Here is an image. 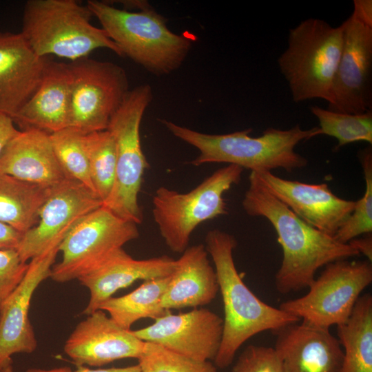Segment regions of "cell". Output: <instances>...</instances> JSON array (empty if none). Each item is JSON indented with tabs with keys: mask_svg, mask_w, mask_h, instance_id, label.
<instances>
[{
	"mask_svg": "<svg viewBox=\"0 0 372 372\" xmlns=\"http://www.w3.org/2000/svg\"><path fill=\"white\" fill-rule=\"evenodd\" d=\"M242 199L245 211L262 216L273 227L283 257L275 276L277 291L282 294L309 287L318 269L360 254L348 243L338 242L296 215L266 187L254 172Z\"/></svg>",
	"mask_w": 372,
	"mask_h": 372,
	"instance_id": "1",
	"label": "cell"
},
{
	"mask_svg": "<svg viewBox=\"0 0 372 372\" xmlns=\"http://www.w3.org/2000/svg\"><path fill=\"white\" fill-rule=\"evenodd\" d=\"M236 245L233 235L218 229L205 236V247L214 265L224 309L222 340L214 360L220 369L232 363L237 351L250 338L300 320L262 301L245 284L234 260Z\"/></svg>",
	"mask_w": 372,
	"mask_h": 372,
	"instance_id": "2",
	"label": "cell"
},
{
	"mask_svg": "<svg viewBox=\"0 0 372 372\" xmlns=\"http://www.w3.org/2000/svg\"><path fill=\"white\" fill-rule=\"evenodd\" d=\"M176 138L194 146L199 154L189 164L225 163L251 172H271L282 168L287 172L305 167L307 160L295 151L296 146L320 135L318 127L303 130L299 124L288 130L266 129L251 137L248 128L225 134L195 131L165 119L160 120Z\"/></svg>",
	"mask_w": 372,
	"mask_h": 372,
	"instance_id": "3",
	"label": "cell"
},
{
	"mask_svg": "<svg viewBox=\"0 0 372 372\" xmlns=\"http://www.w3.org/2000/svg\"><path fill=\"white\" fill-rule=\"evenodd\" d=\"M86 6L123 56L153 74L178 69L192 48V41L172 32L167 19L146 2L137 12L115 8L107 1L89 0Z\"/></svg>",
	"mask_w": 372,
	"mask_h": 372,
	"instance_id": "4",
	"label": "cell"
},
{
	"mask_svg": "<svg viewBox=\"0 0 372 372\" xmlns=\"http://www.w3.org/2000/svg\"><path fill=\"white\" fill-rule=\"evenodd\" d=\"M92 17L87 6L75 0H28L20 33L41 58L54 54L74 61L98 48L123 56L107 32L91 23Z\"/></svg>",
	"mask_w": 372,
	"mask_h": 372,
	"instance_id": "5",
	"label": "cell"
},
{
	"mask_svg": "<svg viewBox=\"0 0 372 372\" xmlns=\"http://www.w3.org/2000/svg\"><path fill=\"white\" fill-rule=\"evenodd\" d=\"M342 23L333 27L310 18L290 29L288 45L278 59L292 99L300 103L321 99L328 103L343 45Z\"/></svg>",
	"mask_w": 372,
	"mask_h": 372,
	"instance_id": "6",
	"label": "cell"
},
{
	"mask_svg": "<svg viewBox=\"0 0 372 372\" xmlns=\"http://www.w3.org/2000/svg\"><path fill=\"white\" fill-rule=\"evenodd\" d=\"M152 99V90L148 84L129 90L107 128L114 141L116 164L114 185L103 205L118 217L137 225L143 220L138 196L144 172L149 168L141 147L140 126Z\"/></svg>",
	"mask_w": 372,
	"mask_h": 372,
	"instance_id": "7",
	"label": "cell"
},
{
	"mask_svg": "<svg viewBox=\"0 0 372 372\" xmlns=\"http://www.w3.org/2000/svg\"><path fill=\"white\" fill-rule=\"evenodd\" d=\"M244 169L227 165L216 170L194 189L179 193L164 186L152 199V215L168 248L182 254L195 229L202 223L228 213L223 195L238 184Z\"/></svg>",
	"mask_w": 372,
	"mask_h": 372,
	"instance_id": "8",
	"label": "cell"
},
{
	"mask_svg": "<svg viewBox=\"0 0 372 372\" xmlns=\"http://www.w3.org/2000/svg\"><path fill=\"white\" fill-rule=\"evenodd\" d=\"M371 282L372 265L368 260H337L326 265L309 285L307 293L281 303L279 308L302 321L329 329L348 320Z\"/></svg>",
	"mask_w": 372,
	"mask_h": 372,
	"instance_id": "9",
	"label": "cell"
},
{
	"mask_svg": "<svg viewBox=\"0 0 372 372\" xmlns=\"http://www.w3.org/2000/svg\"><path fill=\"white\" fill-rule=\"evenodd\" d=\"M137 224L123 219L104 205L83 217L59 245L61 260L50 278L57 282L78 279L127 242L139 236Z\"/></svg>",
	"mask_w": 372,
	"mask_h": 372,
	"instance_id": "10",
	"label": "cell"
},
{
	"mask_svg": "<svg viewBox=\"0 0 372 372\" xmlns=\"http://www.w3.org/2000/svg\"><path fill=\"white\" fill-rule=\"evenodd\" d=\"M72 87L68 127L85 135L105 130L129 92L125 70L87 57L70 63Z\"/></svg>",
	"mask_w": 372,
	"mask_h": 372,
	"instance_id": "11",
	"label": "cell"
},
{
	"mask_svg": "<svg viewBox=\"0 0 372 372\" xmlns=\"http://www.w3.org/2000/svg\"><path fill=\"white\" fill-rule=\"evenodd\" d=\"M342 24V50L327 110L363 114L372 110V26L353 14Z\"/></svg>",
	"mask_w": 372,
	"mask_h": 372,
	"instance_id": "12",
	"label": "cell"
},
{
	"mask_svg": "<svg viewBox=\"0 0 372 372\" xmlns=\"http://www.w3.org/2000/svg\"><path fill=\"white\" fill-rule=\"evenodd\" d=\"M102 205L94 192L75 180L66 178L52 187L37 224L22 234L17 249L21 261L27 262L53 242L63 240L83 217Z\"/></svg>",
	"mask_w": 372,
	"mask_h": 372,
	"instance_id": "13",
	"label": "cell"
},
{
	"mask_svg": "<svg viewBox=\"0 0 372 372\" xmlns=\"http://www.w3.org/2000/svg\"><path fill=\"white\" fill-rule=\"evenodd\" d=\"M61 242H53L30 260L21 282L0 309V372L12 369L13 355L32 353L37 347L28 316L30 302L36 289L50 278Z\"/></svg>",
	"mask_w": 372,
	"mask_h": 372,
	"instance_id": "14",
	"label": "cell"
},
{
	"mask_svg": "<svg viewBox=\"0 0 372 372\" xmlns=\"http://www.w3.org/2000/svg\"><path fill=\"white\" fill-rule=\"evenodd\" d=\"M223 319L204 308L172 314L170 311L151 325L131 330L138 339L203 361L214 360L219 350Z\"/></svg>",
	"mask_w": 372,
	"mask_h": 372,
	"instance_id": "15",
	"label": "cell"
},
{
	"mask_svg": "<svg viewBox=\"0 0 372 372\" xmlns=\"http://www.w3.org/2000/svg\"><path fill=\"white\" fill-rule=\"evenodd\" d=\"M145 343L98 309L76 326L63 349L77 366L99 367L125 358L138 360Z\"/></svg>",
	"mask_w": 372,
	"mask_h": 372,
	"instance_id": "16",
	"label": "cell"
},
{
	"mask_svg": "<svg viewBox=\"0 0 372 372\" xmlns=\"http://www.w3.org/2000/svg\"><path fill=\"white\" fill-rule=\"evenodd\" d=\"M256 173L268 190L300 219L330 236L334 237L354 209L355 201L335 195L326 183L287 180L271 172Z\"/></svg>",
	"mask_w": 372,
	"mask_h": 372,
	"instance_id": "17",
	"label": "cell"
},
{
	"mask_svg": "<svg viewBox=\"0 0 372 372\" xmlns=\"http://www.w3.org/2000/svg\"><path fill=\"white\" fill-rule=\"evenodd\" d=\"M299 322L274 332L273 349L283 372H340L343 351L338 339L329 329Z\"/></svg>",
	"mask_w": 372,
	"mask_h": 372,
	"instance_id": "18",
	"label": "cell"
},
{
	"mask_svg": "<svg viewBox=\"0 0 372 372\" xmlns=\"http://www.w3.org/2000/svg\"><path fill=\"white\" fill-rule=\"evenodd\" d=\"M176 260L168 256L134 259L123 248L112 254L97 267L77 280L90 291V299L83 313L90 315L118 289L134 282L171 276Z\"/></svg>",
	"mask_w": 372,
	"mask_h": 372,
	"instance_id": "19",
	"label": "cell"
},
{
	"mask_svg": "<svg viewBox=\"0 0 372 372\" xmlns=\"http://www.w3.org/2000/svg\"><path fill=\"white\" fill-rule=\"evenodd\" d=\"M72 87L70 63L46 59L40 83L26 103L12 116L23 130L50 134L68 127Z\"/></svg>",
	"mask_w": 372,
	"mask_h": 372,
	"instance_id": "20",
	"label": "cell"
},
{
	"mask_svg": "<svg viewBox=\"0 0 372 372\" xmlns=\"http://www.w3.org/2000/svg\"><path fill=\"white\" fill-rule=\"evenodd\" d=\"M45 60L32 51L20 32H0V113L12 118L32 96Z\"/></svg>",
	"mask_w": 372,
	"mask_h": 372,
	"instance_id": "21",
	"label": "cell"
},
{
	"mask_svg": "<svg viewBox=\"0 0 372 372\" xmlns=\"http://www.w3.org/2000/svg\"><path fill=\"white\" fill-rule=\"evenodd\" d=\"M0 172L21 180L53 187L68 178L54 154L50 134L21 130L0 156Z\"/></svg>",
	"mask_w": 372,
	"mask_h": 372,
	"instance_id": "22",
	"label": "cell"
},
{
	"mask_svg": "<svg viewBox=\"0 0 372 372\" xmlns=\"http://www.w3.org/2000/svg\"><path fill=\"white\" fill-rule=\"evenodd\" d=\"M176 262L161 300L162 307L170 311L209 304L216 297L219 286L205 245L188 247Z\"/></svg>",
	"mask_w": 372,
	"mask_h": 372,
	"instance_id": "23",
	"label": "cell"
},
{
	"mask_svg": "<svg viewBox=\"0 0 372 372\" xmlns=\"http://www.w3.org/2000/svg\"><path fill=\"white\" fill-rule=\"evenodd\" d=\"M51 189L0 172V222L22 234L28 231L37 224Z\"/></svg>",
	"mask_w": 372,
	"mask_h": 372,
	"instance_id": "24",
	"label": "cell"
},
{
	"mask_svg": "<svg viewBox=\"0 0 372 372\" xmlns=\"http://www.w3.org/2000/svg\"><path fill=\"white\" fill-rule=\"evenodd\" d=\"M343 347L340 372H372V296H360L348 320L337 326Z\"/></svg>",
	"mask_w": 372,
	"mask_h": 372,
	"instance_id": "25",
	"label": "cell"
},
{
	"mask_svg": "<svg viewBox=\"0 0 372 372\" xmlns=\"http://www.w3.org/2000/svg\"><path fill=\"white\" fill-rule=\"evenodd\" d=\"M169 276L144 280L132 292L120 296L111 297L99 307L121 327L131 330L136 321L143 318L154 320L170 311L163 309L161 300L170 280Z\"/></svg>",
	"mask_w": 372,
	"mask_h": 372,
	"instance_id": "26",
	"label": "cell"
},
{
	"mask_svg": "<svg viewBox=\"0 0 372 372\" xmlns=\"http://www.w3.org/2000/svg\"><path fill=\"white\" fill-rule=\"evenodd\" d=\"M91 180L96 195L103 203L109 196L115 178L116 153L107 130L83 136Z\"/></svg>",
	"mask_w": 372,
	"mask_h": 372,
	"instance_id": "27",
	"label": "cell"
},
{
	"mask_svg": "<svg viewBox=\"0 0 372 372\" xmlns=\"http://www.w3.org/2000/svg\"><path fill=\"white\" fill-rule=\"evenodd\" d=\"M319 122L320 135L337 139L335 149L355 142L372 143V110L360 114L339 113L317 105L309 107Z\"/></svg>",
	"mask_w": 372,
	"mask_h": 372,
	"instance_id": "28",
	"label": "cell"
},
{
	"mask_svg": "<svg viewBox=\"0 0 372 372\" xmlns=\"http://www.w3.org/2000/svg\"><path fill=\"white\" fill-rule=\"evenodd\" d=\"M83 136L76 130L66 127L50 134V138L56 157L66 176L79 181L96 194L90 177Z\"/></svg>",
	"mask_w": 372,
	"mask_h": 372,
	"instance_id": "29",
	"label": "cell"
},
{
	"mask_svg": "<svg viewBox=\"0 0 372 372\" xmlns=\"http://www.w3.org/2000/svg\"><path fill=\"white\" fill-rule=\"evenodd\" d=\"M366 189L363 196L355 201L353 211L338 229L334 238L347 244L353 238L372 231V150L367 147L359 151Z\"/></svg>",
	"mask_w": 372,
	"mask_h": 372,
	"instance_id": "30",
	"label": "cell"
},
{
	"mask_svg": "<svg viewBox=\"0 0 372 372\" xmlns=\"http://www.w3.org/2000/svg\"><path fill=\"white\" fill-rule=\"evenodd\" d=\"M138 360L141 372H217L210 361L196 360L148 342Z\"/></svg>",
	"mask_w": 372,
	"mask_h": 372,
	"instance_id": "31",
	"label": "cell"
},
{
	"mask_svg": "<svg viewBox=\"0 0 372 372\" xmlns=\"http://www.w3.org/2000/svg\"><path fill=\"white\" fill-rule=\"evenodd\" d=\"M232 372H283L273 347L249 345L238 357Z\"/></svg>",
	"mask_w": 372,
	"mask_h": 372,
	"instance_id": "32",
	"label": "cell"
},
{
	"mask_svg": "<svg viewBox=\"0 0 372 372\" xmlns=\"http://www.w3.org/2000/svg\"><path fill=\"white\" fill-rule=\"evenodd\" d=\"M28 263L21 261L17 250L0 249V309L23 279Z\"/></svg>",
	"mask_w": 372,
	"mask_h": 372,
	"instance_id": "33",
	"label": "cell"
},
{
	"mask_svg": "<svg viewBox=\"0 0 372 372\" xmlns=\"http://www.w3.org/2000/svg\"><path fill=\"white\" fill-rule=\"evenodd\" d=\"M3 372H14L13 369L7 370ZM24 372H141L138 364L126 367H112L108 369H92L84 366H78L76 370H72L69 367H58L49 369H29Z\"/></svg>",
	"mask_w": 372,
	"mask_h": 372,
	"instance_id": "34",
	"label": "cell"
},
{
	"mask_svg": "<svg viewBox=\"0 0 372 372\" xmlns=\"http://www.w3.org/2000/svg\"><path fill=\"white\" fill-rule=\"evenodd\" d=\"M19 131L10 116L0 113V156L8 143Z\"/></svg>",
	"mask_w": 372,
	"mask_h": 372,
	"instance_id": "35",
	"label": "cell"
},
{
	"mask_svg": "<svg viewBox=\"0 0 372 372\" xmlns=\"http://www.w3.org/2000/svg\"><path fill=\"white\" fill-rule=\"evenodd\" d=\"M22 234L0 222V249L17 250Z\"/></svg>",
	"mask_w": 372,
	"mask_h": 372,
	"instance_id": "36",
	"label": "cell"
},
{
	"mask_svg": "<svg viewBox=\"0 0 372 372\" xmlns=\"http://www.w3.org/2000/svg\"><path fill=\"white\" fill-rule=\"evenodd\" d=\"M352 14L363 23L372 26V1L354 0Z\"/></svg>",
	"mask_w": 372,
	"mask_h": 372,
	"instance_id": "37",
	"label": "cell"
},
{
	"mask_svg": "<svg viewBox=\"0 0 372 372\" xmlns=\"http://www.w3.org/2000/svg\"><path fill=\"white\" fill-rule=\"evenodd\" d=\"M348 244L359 254H364L369 262L372 260V236L371 233L365 234L362 238H355L350 240Z\"/></svg>",
	"mask_w": 372,
	"mask_h": 372,
	"instance_id": "38",
	"label": "cell"
}]
</instances>
